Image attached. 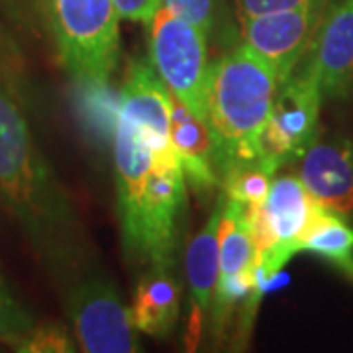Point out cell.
Here are the masks:
<instances>
[{"label":"cell","instance_id":"cell-25","mask_svg":"<svg viewBox=\"0 0 353 353\" xmlns=\"http://www.w3.org/2000/svg\"><path fill=\"white\" fill-rule=\"evenodd\" d=\"M6 285V281H4V277H2V273H0V287H4Z\"/></svg>","mask_w":353,"mask_h":353},{"label":"cell","instance_id":"cell-4","mask_svg":"<svg viewBox=\"0 0 353 353\" xmlns=\"http://www.w3.org/2000/svg\"><path fill=\"white\" fill-rule=\"evenodd\" d=\"M187 202L181 163L155 165L136 192L118 199L124 253L139 267H173L176 228Z\"/></svg>","mask_w":353,"mask_h":353},{"label":"cell","instance_id":"cell-24","mask_svg":"<svg viewBox=\"0 0 353 353\" xmlns=\"http://www.w3.org/2000/svg\"><path fill=\"white\" fill-rule=\"evenodd\" d=\"M0 2H2V6L8 10V14H10L12 18H18V20L28 18L26 14H28L30 0H0Z\"/></svg>","mask_w":353,"mask_h":353},{"label":"cell","instance_id":"cell-13","mask_svg":"<svg viewBox=\"0 0 353 353\" xmlns=\"http://www.w3.org/2000/svg\"><path fill=\"white\" fill-rule=\"evenodd\" d=\"M167 101L171 143L185 179L196 192H212L220 187V157L210 124L169 90Z\"/></svg>","mask_w":353,"mask_h":353},{"label":"cell","instance_id":"cell-1","mask_svg":"<svg viewBox=\"0 0 353 353\" xmlns=\"http://www.w3.org/2000/svg\"><path fill=\"white\" fill-rule=\"evenodd\" d=\"M0 202L43 263L63 271L81 257V224L39 152L14 87L0 75Z\"/></svg>","mask_w":353,"mask_h":353},{"label":"cell","instance_id":"cell-21","mask_svg":"<svg viewBox=\"0 0 353 353\" xmlns=\"http://www.w3.org/2000/svg\"><path fill=\"white\" fill-rule=\"evenodd\" d=\"M232 2H234L238 20H243V18H253V16H261V14L301 8V6L312 4L318 0H232Z\"/></svg>","mask_w":353,"mask_h":353},{"label":"cell","instance_id":"cell-8","mask_svg":"<svg viewBox=\"0 0 353 353\" xmlns=\"http://www.w3.org/2000/svg\"><path fill=\"white\" fill-rule=\"evenodd\" d=\"M67 316L81 352H139L132 312L104 275L88 273L77 279L67 292Z\"/></svg>","mask_w":353,"mask_h":353},{"label":"cell","instance_id":"cell-11","mask_svg":"<svg viewBox=\"0 0 353 353\" xmlns=\"http://www.w3.org/2000/svg\"><path fill=\"white\" fill-rule=\"evenodd\" d=\"M118 112L130 116L145 130L161 165L181 163L169 134V101L161 79L152 63L132 59L118 99Z\"/></svg>","mask_w":353,"mask_h":353},{"label":"cell","instance_id":"cell-19","mask_svg":"<svg viewBox=\"0 0 353 353\" xmlns=\"http://www.w3.org/2000/svg\"><path fill=\"white\" fill-rule=\"evenodd\" d=\"M22 353H71L77 352V343L61 324L43 322L36 324L28 334L24 343L18 347Z\"/></svg>","mask_w":353,"mask_h":353},{"label":"cell","instance_id":"cell-17","mask_svg":"<svg viewBox=\"0 0 353 353\" xmlns=\"http://www.w3.org/2000/svg\"><path fill=\"white\" fill-rule=\"evenodd\" d=\"M277 169L265 163L261 157L252 161H238L228 165L220 179V187L230 201L240 202L250 210V216L255 214L269 194L271 183L275 179Z\"/></svg>","mask_w":353,"mask_h":353},{"label":"cell","instance_id":"cell-20","mask_svg":"<svg viewBox=\"0 0 353 353\" xmlns=\"http://www.w3.org/2000/svg\"><path fill=\"white\" fill-rule=\"evenodd\" d=\"M161 6L194 26L206 38L214 30L216 0H161Z\"/></svg>","mask_w":353,"mask_h":353},{"label":"cell","instance_id":"cell-23","mask_svg":"<svg viewBox=\"0 0 353 353\" xmlns=\"http://www.w3.org/2000/svg\"><path fill=\"white\" fill-rule=\"evenodd\" d=\"M118 16L128 22L148 24L153 14L161 8V0H114Z\"/></svg>","mask_w":353,"mask_h":353},{"label":"cell","instance_id":"cell-10","mask_svg":"<svg viewBox=\"0 0 353 353\" xmlns=\"http://www.w3.org/2000/svg\"><path fill=\"white\" fill-rule=\"evenodd\" d=\"M296 176L324 210L353 222V143L345 138L314 139L296 159Z\"/></svg>","mask_w":353,"mask_h":353},{"label":"cell","instance_id":"cell-5","mask_svg":"<svg viewBox=\"0 0 353 353\" xmlns=\"http://www.w3.org/2000/svg\"><path fill=\"white\" fill-rule=\"evenodd\" d=\"M322 210L296 175L273 179L261 208L252 214L257 271L263 285L303 252L304 240Z\"/></svg>","mask_w":353,"mask_h":353},{"label":"cell","instance_id":"cell-18","mask_svg":"<svg viewBox=\"0 0 353 353\" xmlns=\"http://www.w3.org/2000/svg\"><path fill=\"white\" fill-rule=\"evenodd\" d=\"M34 326L36 324L32 316L14 299L8 285L0 287V343L10 345L18 352Z\"/></svg>","mask_w":353,"mask_h":353},{"label":"cell","instance_id":"cell-7","mask_svg":"<svg viewBox=\"0 0 353 353\" xmlns=\"http://www.w3.org/2000/svg\"><path fill=\"white\" fill-rule=\"evenodd\" d=\"M322 90L310 51L281 83L259 141V157L273 169L296 161L316 139Z\"/></svg>","mask_w":353,"mask_h":353},{"label":"cell","instance_id":"cell-14","mask_svg":"<svg viewBox=\"0 0 353 353\" xmlns=\"http://www.w3.org/2000/svg\"><path fill=\"white\" fill-rule=\"evenodd\" d=\"M226 196L222 194L220 201L210 212L206 224L192 236L187 250V281H189V320L185 332V347L194 352L202 338L204 318L212 306L216 281H218V230L222 220Z\"/></svg>","mask_w":353,"mask_h":353},{"label":"cell","instance_id":"cell-22","mask_svg":"<svg viewBox=\"0 0 353 353\" xmlns=\"http://www.w3.org/2000/svg\"><path fill=\"white\" fill-rule=\"evenodd\" d=\"M22 65H24V61H22V55L16 48L14 39L8 36L4 26L0 24V75L14 87L10 79L18 77V73L22 71Z\"/></svg>","mask_w":353,"mask_h":353},{"label":"cell","instance_id":"cell-2","mask_svg":"<svg viewBox=\"0 0 353 353\" xmlns=\"http://www.w3.org/2000/svg\"><path fill=\"white\" fill-rule=\"evenodd\" d=\"M277 88L275 71L243 43L208 65L206 120L218 148L220 179L228 165L259 157Z\"/></svg>","mask_w":353,"mask_h":353},{"label":"cell","instance_id":"cell-3","mask_svg":"<svg viewBox=\"0 0 353 353\" xmlns=\"http://www.w3.org/2000/svg\"><path fill=\"white\" fill-rule=\"evenodd\" d=\"M46 12L59 61L73 83L108 88L120 57L114 0H46Z\"/></svg>","mask_w":353,"mask_h":353},{"label":"cell","instance_id":"cell-6","mask_svg":"<svg viewBox=\"0 0 353 353\" xmlns=\"http://www.w3.org/2000/svg\"><path fill=\"white\" fill-rule=\"evenodd\" d=\"M148 50L153 71L169 92L206 118V36L161 6L148 22Z\"/></svg>","mask_w":353,"mask_h":353},{"label":"cell","instance_id":"cell-12","mask_svg":"<svg viewBox=\"0 0 353 353\" xmlns=\"http://www.w3.org/2000/svg\"><path fill=\"white\" fill-rule=\"evenodd\" d=\"M310 57L322 97L350 99L353 94V0H340L318 26Z\"/></svg>","mask_w":353,"mask_h":353},{"label":"cell","instance_id":"cell-9","mask_svg":"<svg viewBox=\"0 0 353 353\" xmlns=\"http://www.w3.org/2000/svg\"><path fill=\"white\" fill-rule=\"evenodd\" d=\"M238 22L243 46H248L275 71L281 85L296 69L314 41L318 2L301 8L243 18Z\"/></svg>","mask_w":353,"mask_h":353},{"label":"cell","instance_id":"cell-15","mask_svg":"<svg viewBox=\"0 0 353 353\" xmlns=\"http://www.w3.org/2000/svg\"><path fill=\"white\" fill-rule=\"evenodd\" d=\"M132 320L141 334L165 340L176 328L181 316V285L173 267L150 265L143 269L132 294Z\"/></svg>","mask_w":353,"mask_h":353},{"label":"cell","instance_id":"cell-16","mask_svg":"<svg viewBox=\"0 0 353 353\" xmlns=\"http://www.w3.org/2000/svg\"><path fill=\"white\" fill-rule=\"evenodd\" d=\"M303 252L322 257L353 283V226L345 218L322 210L304 240Z\"/></svg>","mask_w":353,"mask_h":353}]
</instances>
